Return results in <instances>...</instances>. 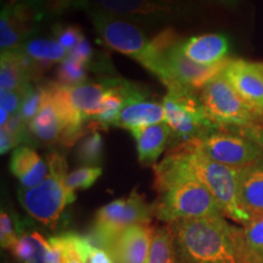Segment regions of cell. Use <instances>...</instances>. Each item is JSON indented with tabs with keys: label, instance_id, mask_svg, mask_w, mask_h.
Listing matches in <instances>:
<instances>
[{
	"label": "cell",
	"instance_id": "3957f363",
	"mask_svg": "<svg viewBox=\"0 0 263 263\" xmlns=\"http://www.w3.org/2000/svg\"><path fill=\"white\" fill-rule=\"evenodd\" d=\"M154 217L171 224L182 219L222 215L218 203L209 189L193 177L172 168L163 161L154 166Z\"/></svg>",
	"mask_w": 263,
	"mask_h": 263
},
{
	"label": "cell",
	"instance_id": "6da1fadb",
	"mask_svg": "<svg viewBox=\"0 0 263 263\" xmlns=\"http://www.w3.org/2000/svg\"><path fill=\"white\" fill-rule=\"evenodd\" d=\"M178 263H252L244 228L217 215L171 223Z\"/></svg>",
	"mask_w": 263,
	"mask_h": 263
},
{
	"label": "cell",
	"instance_id": "8992f818",
	"mask_svg": "<svg viewBox=\"0 0 263 263\" xmlns=\"http://www.w3.org/2000/svg\"><path fill=\"white\" fill-rule=\"evenodd\" d=\"M206 116L217 127L251 130L263 128V118L239 97L222 72L200 90Z\"/></svg>",
	"mask_w": 263,
	"mask_h": 263
},
{
	"label": "cell",
	"instance_id": "7402d4cb",
	"mask_svg": "<svg viewBox=\"0 0 263 263\" xmlns=\"http://www.w3.org/2000/svg\"><path fill=\"white\" fill-rule=\"evenodd\" d=\"M11 252L21 263H50L52 257L50 241L35 230L22 233Z\"/></svg>",
	"mask_w": 263,
	"mask_h": 263
},
{
	"label": "cell",
	"instance_id": "83f0119b",
	"mask_svg": "<svg viewBox=\"0 0 263 263\" xmlns=\"http://www.w3.org/2000/svg\"><path fill=\"white\" fill-rule=\"evenodd\" d=\"M101 174H103V168L100 166H82L66 176L65 185L68 192L76 194L77 190H84L93 186Z\"/></svg>",
	"mask_w": 263,
	"mask_h": 263
},
{
	"label": "cell",
	"instance_id": "5b68a950",
	"mask_svg": "<svg viewBox=\"0 0 263 263\" xmlns=\"http://www.w3.org/2000/svg\"><path fill=\"white\" fill-rule=\"evenodd\" d=\"M49 174L41 184L31 189H21L18 199L26 212L42 224L54 228L65 209L76 200L65 185L67 162L61 154L48 156Z\"/></svg>",
	"mask_w": 263,
	"mask_h": 263
},
{
	"label": "cell",
	"instance_id": "d4e9b609",
	"mask_svg": "<svg viewBox=\"0 0 263 263\" xmlns=\"http://www.w3.org/2000/svg\"><path fill=\"white\" fill-rule=\"evenodd\" d=\"M104 140L98 130H93L80 141L77 149L78 162L84 166L98 167L103 161Z\"/></svg>",
	"mask_w": 263,
	"mask_h": 263
},
{
	"label": "cell",
	"instance_id": "7a4b0ae2",
	"mask_svg": "<svg viewBox=\"0 0 263 263\" xmlns=\"http://www.w3.org/2000/svg\"><path fill=\"white\" fill-rule=\"evenodd\" d=\"M161 161L205 185L218 203L222 215L227 218L241 226H245L251 219L239 203V170L210 159L203 153L197 139L177 144Z\"/></svg>",
	"mask_w": 263,
	"mask_h": 263
},
{
	"label": "cell",
	"instance_id": "e575fe53",
	"mask_svg": "<svg viewBox=\"0 0 263 263\" xmlns=\"http://www.w3.org/2000/svg\"><path fill=\"white\" fill-rule=\"evenodd\" d=\"M248 133L250 134V137H251L252 139H255L256 141H257V143H259L263 146V128L249 130Z\"/></svg>",
	"mask_w": 263,
	"mask_h": 263
},
{
	"label": "cell",
	"instance_id": "d6986e66",
	"mask_svg": "<svg viewBox=\"0 0 263 263\" xmlns=\"http://www.w3.org/2000/svg\"><path fill=\"white\" fill-rule=\"evenodd\" d=\"M52 250L50 263H89L94 244L89 238L76 233H64L49 239Z\"/></svg>",
	"mask_w": 263,
	"mask_h": 263
},
{
	"label": "cell",
	"instance_id": "f1b7e54d",
	"mask_svg": "<svg viewBox=\"0 0 263 263\" xmlns=\"http://www.w3.org/2000/svg\"><path fill=\"white\" fill-rule=\"evenodd\" d=\"M22 233H24V230H22L20 223L15 219V217H11L5 210H2V213H0V242H2V248L11 251L16 242L18 241Z\"/></svg>",
	"mask_w": 263,
	"mask_h": 263
},
{
	"label": "cell",
	"instance_id": "603a6c76",
	"mask_svg": "<svg viewBox=\"0 0 263 263\" xmlns=\"http://www.w3.org/2000/svg\"><path fill=\"white\" fill-rule=\"evenodd\" d=\"M124 80L121 78H108L107 90L104 95L101 108L98 116L91 120L95 127L107 128L115 126L120 116L121 108L124 104Z\"/></svg>",
	"mask_w": 263,
	"mask_h": 263
},
{
	"label": "cell",
	"instance_id": "f35d334b",
	"mask_svg": "<svg viewBox=\"0 0 263 263\" xmlns=\"http://www.w3.org/2000/svg\"><path fill=\"white\" fill-rule=\"evenodd\" d=\"M262 66H263V64H262Z\"/></svg>",
	"mask_w": 263,
	"mask_h": 263
},
{
	"label": "cell",
	"instance_id": "ba28073f",
	"mask_svg": "<svg viewBox=\"0 0 263 263\" xmlns=\"http://www.w3.org/2000/svg\"><path fill=\"white\" fill-rule=\"evenodd\" d=\"M153 218V205L146 201L143 194L133 190L129 195L100 207L95 213L93 224L95 246L106 249L128 227L150 224Z\"/></svg>",
	"mask_w": 263,
	"mask_h": 263
},
{
	"label": "cell",
	"instance_id": "e0dca14e",
	"mask_svg": "<svg viewBox=\"0 0 263 263\" xmlns=\"http://www.w3.org/2000/svg\"><path fill=\"white\" fill-rule=\"evenodd\" d=\"M10 170L18 179L22 189H31L47 178L49 164L32 147L18 146L12 153Z\"/></svg>",
	"mask_w": 263,
	"mask_h": 263
},
{
	"label": "cell",
	"instance_id": "9c48e42d",
	"mask_svg": "<svg viewBox=\"0 0 263 263\" xmlns=\"http://www.w3.org/2000/svg\"><path fill=\"white\" fill-rule=\"evenodd\" d=\"M162 105L164 123L172 132L173 139L178 141L177 144L202 137L217 127L206 116L200 94L195 90L186 88L167 89Z\"/></svg>",
	"mask_w": 263,
	"mask_h": 263
},
{
	"label": "cell",
	"instance_id": "44dd1931",
	"mask_svg": "<svg viewBox=\"0 0 263 263\" xmlns=\"http://www.w3.org/2000/svg\"><path fill=\"white\" fill-rule=\"evenodd\" d=\"M16 49H18L26 58H28L37 67V70L57 62L60 64L68 55V51L57 39L31 38Z\"/></svg>",
	"mask_w": 263,
	"mask_h": 263
},
{
	"label": "cell",
	"instance_id": "836d02e7",
	"mask_svg": "<svg viewBox=\"0 0 263 263\" xmlns=\"http://www.w3.org/2000/svg\"><path fill=\"white\" fill-rule=\"evenodd\" d=\"M89 263H116L112 256L107 250L99 246H93V250L90 252Z\"/></svg>",
	"mask_w": 263,
	"mask_h": 263
},
{
	"label": "cell",
	"instance_id": "d590c367",
	"mask_svg": "<svg viewBox=\"0 0 263 263\" xmlns=\"http://www.w3.org/2000/svg\"><path fill=\"white\" fill-rule=\"evenodd\" d=\"M0 117H2L0 118V126L2 127L6 126V124L9 123V121L11 120V115H10L8 111L3 107H0Z\"/></svg>",
	"mask_w": 263,
	"mask_h": 263
},
{
	"label": "cell",
	"instance_id": "1f68e13d",
	"mask_svg": "<svg viewBox=\"0 0 263 263\" xmlns=\"http://www.w3.org/2000/svg\"><path fill=\"white\" fill-rule=\"evenodd\" d=\"M43 99V88L42 89L37 90H29V93L26 97L24 105H22L21 111H20V115H21L22 118L26 121V122H29L33 117L35 116V114L38 112L39 107H41Z\"/></svg>",
	"mask_w": 263,
	"mask_h": 263
},
{
	"label": "cell",
	"instance_id": "f546056e",
	"mask_svg": "<svg viewBox=\"0 0 263 263\" xmlns=\"http://www.w3.org/2000/svg\"><path fill=\"white\" fill-rule=\"evenodd\" d=\"M54 34L57 41L67 51H71L84 38L83 32L77 26H55Z\"/></svg>",
	"mask_w": 263,
	"mask_h": 263
},
{
	"label": "cell",
	"instance_id": "ac0fdd59",
	"mask_svg": "<svg viewBox=\"0 0 263 263\" xmlns=\"http://www.w3.org/2000/svg\"><path fill=\"white\" fill-rule=\"evenodd\" d=\"M136 140L138 160L144 166H155L168 145L172 132L164 122L130 130Z\"/></svg>",
	"mask_w": 263,
	"mask_h": 263
},
{
	"label": "cell",
	"instance_id": "7c38bea8",
	"mask_svg": "<svg viewBox=\"0 0 263 263\" xmlns=\"http://www.w3.org/2000/svg\"><path fill=\"white\" fill-rule=\"evenodd\" d=\"M124 104L115 126L133 130L164 122L162 101L151 98L140 85L124 81Z\"/></svg>",
	"mask_w": 263,
	"mask_h": 263
},
{
	"label": "cell",
	"instance_id": "277c9868",
	"mask_svg": "<svg viewBox=\"0 0 263 263\" xmlns=\"http://www.w3.org/2000/svg\"><path fill=\"white\" fill-rule=\"evenodd\" d=\"M85 11L105 45L134 59L168 87L170 76L156 38L150 39L140 25L127 18L95 8H88Z\"/></svg>",
	"mask_w": 263,
	"mask_h": 263
},
{
	"label": "cell",
	"instance_id": "52a82bcc",
	"mask_svg": "<svg viewBox=\"0 0 263 263\" xmlns=\"http://www.w3.org/2000/svg\"><path fill=\"white\" fill-rule=\"evenodd\" d=\"M76 6L103 10L141 27L172 25L192 16L190 0H77Z\"/></svg>",
	"mask_w": 263,
	"mask_h": 263
},
{
	"label": "cell",
	"instance_id": "4dcf8cb0",
	"mask_svg": "<svg viewBox=\"0 0 263 263\" xmlns=\"http://www.w3.org/2000/svg\"><path fill=\"white\" fill-rule=\"evenodd\" d=\"M31 88L27 90H15V91H3L0 90V107L5 108L10 115H18L22 105Z\"/></svg>",
	"mask_w": 263,
	"mask_h": 263
},
{
	"label": "cell",
	"instance_id": "74e56055",
	"mask_svg": "<svg viewBox=\"0 0 263 263\" xmlns=\"http://www.w3.org/2000/svg\"><path fill=\"white\" fill-rule=\"evenodd\" d=\"M221 2L226 3V4H228V5H235L236 0H221Z\"/></svg>",
	"mask_w": 263,
	"mask_h": 263
},
{
	"label": "cell",
	"instance_id": "8d00e7d4",
	"mask_svg": "<svg viewBox=\"0 0 263 263\" xmlns=\"http://www.w3.org/2000/svg\"><path fill=\"white\" fill-rule=\"evenodd\" d=\"M3 2V8L4 6H14L15 4H17L18 0H2Z\"/></svg>",
	"mask_w": 263,
	"mask_h": 263
},
{
	"label": "cell",
	"instance_id": "cb8c5ba5",
	"mask_svg": "<svg viewBox=\"0 0 263 263\" xmlns=\"http://www.w3.org/2000/svg\"><path fill=\"white\" fill-rule=\"evenodd\" d=\"M146 263H178L173 232L170 224H163L155 229Z\"/></svg>",
	"mask_w": 263,
	"mask_h": 263
},
{
	"label": "cell",
	"instance_id": "4316f807",
	"mask_svg": "<svg viewBox=\"0 0 263 263\" xmlns=\"http://www.w3.org/2000/svg\"><path fill=\"white\" fill-rule=\"evenodd\" d=\"M88 66L76 60L70 55L64 61L60 62L57 72V83L64 87H74L87 82L88 77Z\"/></svg>",
	"mask_w": 263,
	"mask_h": 263
},
{
	"label": "cell",
	"instance_id": "4fadbf2b",
	"mask_svg": "<svg viewBox=\"0 0 263 263\" xmlns=\"http://www.w3.org/2000/svg\"><path fill=\"white\" fill-rule=\"evenodd\" d=\"M222 74L239 97L263 118V66L262 62L244 59H228Z\"/></svg>",
	"mask_w": 263,
	"mask_h": 263
},
{
	"label": "cell",
	"instance_id": "2e32d148",
	"mask_svg": "<svg viewBox=\"0 0 263 263\" xmlns=\"http://www.w3.org/2000/svg\"><path fill=\"white\" fill-rule=\"evenodd\" d=\"M238 197L241 209L251 218L263 215V156L239 170Z\"/></svg>",
	"mask_w": 263,
	"mask_h": 263
},
{
	"label": "cell",
	"instance_id": "ffe728a7",
	"mask_svg": "<svg viewBox=\"0 0 263 263\" xmlns=\"http://www.w3.org/2000/svg\"><path fill=\"white\" fill-rule=\"evenodd\" d=\"M66 88L72 105L84 121H91L98 116L107 90V80L101 81L100 83L84 82L74 87Z\"/></svg>",
	"mask_w": 263,
	"mask_h": 263
},
{
	"label": "cell",
	"instance_id": "d6a6232c",
	"mask_svg": "<svg viewBox=\"0 0 263 263\" xmlns=\"http://www.w3.org/2000/svg\"><path fill=\"white\" fill-rule=\"evenodd\" d=\"M93 48H91L90 43L87 41V39L83 38L82 41L78 43L76 47L72 49L71 51H68V55L72 57L76 60H78L82 64L89 66L91 64V60H93Z\"/></svg>",
	"mask_w": 263,
	"mask_h": 263
},
{
	"label": "cell",
	"instance_id": "8fae6325",
	"mask_svg": "<svg viewBox=\"0 0 263 263\" xmlns=\"http://www.w3.org/2000/svg\"><path fill=\"white\" fill-rule=\"evenodd\" d=\"M167 31L157 37L164 64L170 76V84L167 89L172 88H186L200 91L205 85L217 77L224 67L226 61L218 65L203 66L196 64L186 57L180 47V42H174L171 35H166Z\"/></svg>",
	"mask_w": 263,
	"mask_h": 263
},
{
	"label": "cell",
	"instance_id": "5bb4252c",
	"mask_svg": "<svg viewBox=\"0 0 263 263\" xmlns=\"http://www.w3.org/2000/svg\"><path fill=\"white\" fill-rule=\"evenodd\" d=\"M155 229L151 223L128 227L105 250L116 263H146Z\"/></svg>",
	"mask_w": 263,
	"mask_h": 263
},
{
	"label": "cell",
	"instance_id": "30bf717a",
	"mask_svg": "<svg viewBox=\"0 0 263 263\" xmlns=\"http://www.w3.org/2000/svg\"><path fill=\"white\" fill-rule=\"evenodd\" d=\"M196 139L210 159L232 168H244L263 156V146L245 130L215 127Z\"/></svg>",
	"mask_w": 263,
	"mask_h": 263
},
{
	"label": "cell",
	"instance_id": "484cf974",
	"mask_svg": "<svg viewBox=\"0 0 263 263\" xmlns=\"http://www.w3.org/2000/svg\"><path fill=\"white\" fill-rule=\"evenodd\" d=\"M242 228L252 263H263V215L252 217Z\"/></svg>",
	"mask_w": 263,
	"mask_h": 263
},
{
	"label": "cell",
	"instance_id": "9a60e30c",
	"mask_svg": "<svg viewBox=\"0 0 263 263\" xmlns=\"http://www.w3.org/2000/svg\"><path fill=\"white\" fill-rule=\"evenodd\" d=\"M184 54L196 64L212 66L228 60L229 42L227 37L218 33L195 35L180 42Z\"/></svg>",
	"mask_w": 263,
	"mask_h": 263
}]
</instances>
